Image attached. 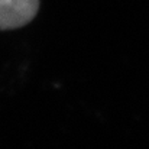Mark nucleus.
Listing matches in <instances>:
<instances>
[{"label": "nucleus", "instance_id": "obj_1", "mask_svg": "<svg viewBox=\"0 0 149 149\" xmlns=\"http://www.w3.org/2000/svg\"><path fill=\"white\" fill-rule=\"evenodd\" d=\"M39 0H0V31L17 29L33 20Z\"/></svg>", "mask_w": 149, "mask_h": 149}]
</instances>
